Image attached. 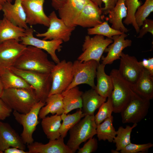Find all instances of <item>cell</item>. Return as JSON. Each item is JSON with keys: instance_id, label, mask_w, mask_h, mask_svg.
Masks as SVG:
<instances>
[{"instance_id": "cell-12", "label": "cell", "mask_w": 153, "mask_h": 153, "mask_svg": "<svg viewBox=\"0 0 153 153\" xmlns=\"http://www.w3.org/2000/svg\"><path fill=\"white\" fill-rule=\"evenodd\" d=\"M20 41L11 39L0 44V73L14 66L27 46Z\"/></svg>"}, {"instance_id": "cell-23", "label": "cell", "mask_w": 153, "mask_h": 153, "mask_svg": "<svg viewBox=\"0 0 153 153\" xmlns=\"http://www.w3.org/2000/svg\"><path fill=\"white\" fill-rule=\"evenodd\" d=\"M82 98V110L85 115H94L96 110L107 100L92 88L83 92Z\"/></svg>"}, {"instance_id": "cell-2", "label": "cell", "mask_w": 153, "mask_h": 153, "mask_svg": "<svg viewBox=\"0 0 153 153\" xmlns=\"http://www.w3.org/2000/svg\"><path fill=\"white\" fill-rule=\"evenodd\" d=\"M1 98L12 110L23 114L40 101L34 89L25 88L5 89Z\"/></svg>"}, {"instance_id": "cell-19", "label": "cell", "mask_w": 153, "mask_h": 153, "mask_svg": "<svg viewBox=\"0 0 153 153\" xmlns=\"http://www.w3.org/2000/svg\"><path fill=\"white\" fill-rule=\"evenodd\" d=\"M3 17L14 25L25 29L29 27L21 0H14L13 4L7 2L2 5Z\"/></svg>"}, {"instance_id": "cell-34", "label": "cell", "mask_w": 153, "mask_h": 153, "mask_svg": "<svg viewBox=\"0 0 153 153\" xmlns=\"http://www.w3.org/2000/svg\"><path fill=\"white\" fill-rule=\"evenodd\" d=\"M122 32L110 27L107 21L87 29L88 34L90 35H100L112 39L113 36L120 35Z\"/></svg>"}, {"instance_id": "cell-50", "label": "cell", "mask_w": 153, "mask_h": 153, "mask_svg": "<svg viewBox=\"0 0 153 153\" xmlns=\"http://www.w3.org/2000/svg\"><path fill=\"white\" fill-rule=\"evenodd\" d=\"M2 5H0V11L2 10Z\"/></svg>"}, {"instance_id": "cell-25", "label": "cell", "mask_w": 153, "mask_h": 153, "mask_svg": "<svg viewBox=\"0 0 153 153\" xmlns=\"http://www.w3.org/2000/svg\"><path fill=\"white\" fill-rule=\"evenodd\" d=\"M105 66L99 63L97 66L96 76L97 83L94 89L99 95L107 99L111 94L113 84L110 76L105 73Z\"/></svg>"}, {"instance_id": "cell-6", "label": "cell", "mask_w": 153, "mask_h": 153, "mask_svg": "<svg viewBox=\"0 0 153 153\" xmlns=\"http://www.w3.org/2000/svg\"><path fill=\"white\" fill-rule=\"evenodd\" d=\"M45 103L40 101L37 103L27 113L23 114L14 110L13 114L16 121L23 126L20 137L26 144L34 142L33 134L39 123V114L41 108Z\"/></svg>"}, {"instance_id": "cell-30", "label": "cell", "mask_w": 153, "mask_h": 153, "mask_svg": "<svg viewBox=\"0 0 153 153\" xmlns=\"http://www.w3.org/2000/svg\"><path fill=\"white\" fill-rule=\"evenodd\" d=\"M0 77L4 89L25 88L34 89L23 78L10 69L0 73Z\"/></svg>"}, {"instance_id": "cell-21", "label": "cell", "mask_w": 153, "mask_h": 153, "mask_svg": "<svg viewBox=\"0 0 153 153\" xmlns=\"http://www.w3.org/2000/svg\"><path fill=\"white\" fill-rule=\"evenodd\" d=\"M49 140L45 144L33 142L27 144L28 153H73L64 143L63 138L60 137L58 139Z\"/></svg>"}, {"instance_id": "cell-47", "label": "cell", "mask_w": 153, "mask_h": 153, "mask_svg": "<svg viewBox=\"0 0 153 153\" xmlns=\"http://www.w3.org/2000/svg\"><path fill=\"white\" fill-rule=\"evenodd\" d=\"M4 88L0 77V98H1L3 92Z\"/></svg>"}, {"instance_id": "cell-22", "label": "cell", "mask_w": 153, "mask_h": 153, "mask_svg": "<svg viewBox=\"0 0 153 153\" xmlns=\"http://www.w3.org/2000/svg\"><path fill=\"white\" fill-rule=\"evenodd\" d=\"M134 92L142 98L150 100L153 98V76L143 68L136 83L133 85Z\"/></svg>"}, {"instance_id": "cell-28", "label": "cell", "mask_w": 153, "mask_h": 153, "mask_svg": "<svg viewBox=\"0 0 153 153\" xmlns=\"http://www.w3.org/2000/svg\"><path fill=\"white\" fill-rule=\"evenodd\" d=\"M45 105L39 111V117L42 119L49 114L61 115L64 113L63 105L61 94H57L49 96Z\"/></svg>"}, {"instance_id": "cell-33", "label": "cell", "mask_w": 153, "mask_h": 153, "mask_svg": "<svg viewBox=\"0 0 153 153\" xmlns=\"http://www.w3.org/2000/svg\"><path fill=\"white\" fill-rule=\"evenodd\" d=\"M137 125L133 124L132 126L127 125L125 128L120 126L116 131V135L112 142L115 144L116 149L119 151L123 149L131 142V135L133 129Z\"/></svg>"}, {"instance_id": "cell-3", "label": "cell", "mask_w": 153, "mask_h": 153, "mask_svg": "<svg viewBox=\"0 0 153 153\" xmlns=\"http://www.w3.org/2000/svg\"><path fill=\"white\" fill-rule=\"evenodd\" d=\"M110 75L113 84V89L110 96L113 112L119 113L130 101L135 92L133 84L124 79L118 69H112Z\"/></svg>"}, {"instance_id": "cell-7", "label": "cell", "mask_w": 153, "mask_h": 153, "mask_svg": "<svg viewBox=\"0 0 153 153\" xmlns=\"http://www.w3.org/2000/svg\"><path fill=\"white\" fill-rule=\"evenodd\" d=\"M112 42V39L105 38L101 35H96L93 37L86 36L82 45V52L77 60L81 62L94 60L100 63L105 49Z\"/></svg>"}, {"instance_id": "cell-41", "label": "cell", "mask_w": 153, "mask_h": 153, "mask_svg": "<svg viewBox=\"0 0 153 153\" xmlns=\"http://www.w3.org/2000/svg\"><path fill=\"white\" fill-rule=\"evenodd\" d=\"M12 110L0 98V120H3L9 116Z\"/></svg>"}, {"instance_id": "cell-26", "label": "cell", "mask_w": 153, "mask_h": 153, "mask_svg": "<svg viewBox=\"0 0 153 153\" xmlns=\"http://www.w3.org/2000/svg\"><path fill=\"white\" fill-rule=\"evenodd\" d=\"M83 93L78 86L62 92L61 94L63 105V113L67 114L73 110L82 109Z\"/></svg>"}, {"instance_id": "cell-11", "label": "cell", "mask_w": 153, "mask_h": 153, "mask_svg": "<svg viewBox=\"0 0 153 153\" xmlns=\"http://www.w3.org/2000/svg\"><path fill=\"white\" fill-rule=\"evenodd\" d=\"M48 16L49 25L47 30L44 33H37L36 36L43 37L44 40H61L65 42L69 41L75 27L67 26L62 20L58 18L54 11Z\"/></svg>"}, {"instance_id": "cell-36", "label": "cell", "mask_w": 153, "mask_h": 153, "mask_svg": "<svg viewBox=\"0 0 153 153\" xmlns=\"http://www.w3.org/2000/svg\"><path fill=\"white\" fill-rule=\"evenodd\" d=\"M153 12V0H145L144 3L137 8L135 15L136 23L140 28L143 22Z\"/></svg>"}, {"instance_id": "cell-14", "label": "cell", "mask_w": 153, "mask_h": 153, "mask_svg": "<svg viewBox=\"0 0 153 153\" xmlns=\"http://www.w3.org/2000/svg\"><path fill=\"white\" fill-rule=\"evenodd\" d=\"M21 1L27 25L32 26L40 24L48 27L49 19L45 14L43 9L45 0Z\"/></svg>"}, {"instance_id": "cell-43", "label": "cell", "mask_w": 153, "mask_h": 153, "mask_svg": "<svg viewBox=\"0 0 153 153\" xmlns=\"http://www.w3.org/2000/svg\"><path fill=\"white\" fill-rule=\"evenodd\" d=\"M141 66L148 71L151 75L153 76V58H149L148 59H143L139 61Z\"/></svg>"}, {"instance_id": "cell-1", "label": "cell", "mask_w": 153, "mask_h": 153, "mask_svg": "<svg viewBox=\"0 0 153 153\" xmlns=\"http://www.w3.org/2000/svg\"><path fill=\"white\" fill-rule=\"evenodd\" d=\"M55 65L48 59L47 54L43 50L27 46L13 67L22 70L50 73Z\"/></svg>"}, {"instance_id": "cell-8", "label": "cell", "mask_w": 153, "mask_h": 153, "mask_svg": "<svg viewBox=\"0 0 153 153\" xmlns=\"http://www.w3.org/2000/svg\"><path fill=\"white\" fill-rule=\"evenodd\" d=\"M73 63L63 60L55 65L50 72L52 84L49 96L61 94L71 84L73 78Z\"/></svg>"}, {"instance_id": "cell-17", "label": "cell", "mask_w": 153, "mask_h": 153, "mask_svg": "<svg viewBox=\"0 0 153 153\" xmlns=\"http://www.w3.org/2000/svg\"><path fill=\"white\" fill-rule=\"evenodd\" d=\"M127 36L128 35L122 32L121 34L112 37V42L104 51V52L107 53V55L105 57L102 56L101 57L102 64L105 65L110 64L115 60L120 59L123 50L132 44L131 40L125 39Z\"/></svg>"}, {"instance_id": "cell-35", "label": "cell", "mask_w": 153, "mask_h": 153, "mask_svg": "<svg viewBox=\"0 0 153 153\" xmlns=\"http://www.w3.org/2000/svg\"><path fill=\"white\" fill-rule=\"evenodd\" d=\"M125 2L127 9V15L123 23L127 25H132L138 33L140 28L136 23L135 15L138 8L141 5L142 3L139 0H125Z\"/></svg>"}, {"instance_id": "cell-9", "label": "cell", "mask_w": 153, "mask_h": 153, "mask_svg": "<svg viewBox=\"0 0 153 153\" xmlns=\"http://www.w3.org/2000/svg\"><path fill=\"white\" fill-rule=\"evenodd\" d=\"M99 63L94 60L83 62L78 60L75 61L72 66L73 79L66 90L83 84L88 85L94 89L95 86L94 79Z\"/></svg>"}, {"instance_id": "cell-24", "label": "cell", "mask_w": 153, "mask_h": 153, "mask_svg": "<svg viewBox=\"0 0 153 153\" xmlns=\"http://www.w3.org/2000/svg\"><path fill=\"white\" fill-rule=\"evenodd\" d=\"M125 0H118L114 7L109 12L108 20L112 24L111 27L126 33L128 30L122 22V20L127 15V9Z\"/></svg>"}, {"instance_id": "cell-45", "label": "cell", "mask_w": 153, "mask_h": 153, "mask_svg": "<svg viewBox=\"0 0 153 153\" xmlns=\"http://www.w3.org/2000/svg\"><path fill=\"white\" fill-rule=\"evenodd\" d=\"M52 6L57 10L64 3L66 0H51Z\"/></svg>"}, {"instance_id": "cell-39", "label": "cell", "mask_w": 153, "mask_h": 153, "mask_svg": "<svg viewBox=\"0 0 153 153\" xmlns=\"http://www.w3.org/2000/svg\"><path fill=\"white\" fill-rule=\"evenodd\" d=\"M98 142L96 138L92 137L88 139L84 146L78 149V153H91L95 152L98 148Z\"/></svg>"}, {"instance_id": "cell-37", "label": "cell", "mask_w": 153, "mask_h": 153, "mask_svg": "<svg viewBox=\"0 0 153 153\" xmlns=\"http://www.w3.org/2000/svg\"><path fill=\"white\" fill-rule=\"evenodd\" d=\"M99 109L98 112L94 116L95 120L97 125L112 116L113 107L110 96L107 98V100L101 105Z\"/></svg>"}, {"instance_id": "cell-42", "label": "cell", "mask_w": 153, "mask_h": 153, "mask_svg": "<svg viewBox=\"0 0 153 153\" xmlns=\"http://www.w3.org/2000/svg\"><path fill=\"white\" fill-rule=\"evenodd\" d=\"M104 4L103 7L101 8L103 14L107 15L115 6L118 0H101Z\"/></svg>"}, {"instance_id": "cell-49", "label": "cell", "mask_w": 153, "mask_h": 153, "mask_svg": "<svg viewBox=\"0 0 153 153\" xmlns=\"http://www.w3.org/2000/svg\"><path fill=\"white\" fill-rule=\"evenodd\" d=\"M111 152L112 153H120L118 152V151L116 150H111Z\"/></svg>"}, {"instance_id": "cell-52", "label": "cell", "mask_w": 153, "mask_h": 153, "mask_svg": "<svg viewBox=\"0 0 153 153\" xmlns=\"http://www.w3.org/2000/svg\"></svg>"}, {"instance_id": "cell-5", "label": "cell", "mask_w": 153, "mask_h": 153, "mask_svg": "<svg viewBox=\"0 0 153 153\" xmlns=\"http://www.w3.org/2000/svg\"><path fill=\"white\" fill-rule=\"evenodd\" d=\"M97 127L94 115H86L69 130L66 144L73 153L78 150L81 143L96 135Z\"/></svg>"}, {"instance_id": "cell-32", "label": "cell", "mask_w": 153, "mask_h": 153, "mask_svg": "<svg viewBox=\"0 0 153 153\" xmlns=\"http://www.w3.org/2000/svg\"><path fill=\"white\" fill-rule=\"evenodd\" d=\"M85 116L82 109H79L72 114L63 113L61 114L60 116L63 122L59 131L60 137L63 138L66 137L69 130Z\"/></svg>"}, {"instance_id": "cell-27", "label": "cell", "mask_w": 153, "mask_h": 153, "mask_svg": "<svg viewBox=\"0 0 153 153\" xmlns=\"http://www.w3.org/2000/svg\"><path fill=\"white\" fill-rule=\"evenodd\" d=\"M25 35V29L14 25L4 17L0 19V44L11 39L20 41Z\"/></svg>"}, {"instance_id": "cell-29", "label": "cell", "mask_w": 153, "mask_h": 153, "mask_svg": "<svg viewBox=\"0 0 153 153\" xmlns=\"http://www.w3.org/2000/svg\"><path fill=\"white\" fill-rule=\"evenodd\" d=\"M42 119V128L47 138L50 140L59 138L62 121L60 115L55 114L50 116H46Z\"/></svg>"}, {"instance_id": "cell-16", "label": "cell", "mask_w": 153, "mask_h": 153, "mask_svg": "<svg viewBox=\"0 0 153 153\" xmlns=\"http://www.w3.org/2000/svg\"><path fill=\"white\" fill-rule=\"evenodd\" d=\"M90 0H66L58 10L60 18L68 26L75 27L85 5Z\"/></svg>"}, {"instance_id": "cell-18", "label": "cell", "mask_w": 153, "mask_h": 153, "mask_svg": "<svg viewBox=\"0 0 153 153\" xmlns=\"http://www.w3.org/2000/svg\"><path fill=\"white\" fill-rule=\"evenodd\" d=\"M101 8L91 1L88 2L79 15L76 26L91 28L102 23L103 17Z\"/></svg>"}, {"instance_id": "cell-15", "label": "cell", "mask_w": 153, "mask_h": 153, "mask_svg": "<svg viewBox=\"0 0 153 153\" xmlns=\"http://www.w3.org/2000/svg\"><path fill=\"white\" fill-rule=\"evenodd\" d=\"M118 72L125 80L133 85L140 76L143 68L136 58L122 52Z\"/></svg>"}, {"instance_id": "cell-44", "label": "cell", "mask_w": 153, "mask_h": 153, "mask_svg": "<svg viewBox=\"0 0 153 153\" xmlns=\"http://www.w3.org/2000/svg\"><path fill=\"white\" fill-rule=\"evenodd\" d=\"M4 153H28V151L15 147H11L5 150Z\"/></svg>"}, {"instance_id": "cell-51", "label": "cell", "mask_w": 153, "mask_h": 153, "mask_svg": "<svg viewBox=\"0 0 153 153\" xmlns=\"http://www.w3.org/2000/svg\"><path fill=\"white\" fill-rule=\"evenodd\" d=\"M3 152L0 149V153H3Z\"/></svg>"}, {"instance_id": "cell-40", "label": "cell", "mask_w": 153, "mask_h": 153, "mask_svg": "<svg viewBox=\"0 0 153 153\" xmlns=\"http://www.w3.org/2000/svg\"><path fill=\"white\" fill-rule=\"evenodd\" d=\"M140 29L139 35L137 37L138 38H141L147 33H150L153 35V20L152 19H146Z\"/></svg>"}, {"instance_id": "cell-48", "label": "cell", "mask_w": 153, "mask_h": 153, "mask_svg": "<svg viewBox=\"0 0 153 153\" xmlns=\"http://www.w3.org/2000/svg\"><path fill=\"white\" fill-rule=\"evenodd\" d=\"M14 0H0V5H2L4 3L7 2L12 3Z\"/></svg>"}, {"instance_id": "cell-31", "label": "cell", "mask_w": 153, "mask_h": 153, "mask_svg": "<svg viewBox=\"0 0 153 153\" xmlns=\"http://www.w3.org/2000/svg\"><path fill=\"white\" fill-rule=\"evenodd\" d=\"M113 117L112 116L97 125L96 134L99 141L107 140L112 142L116 135V131L113 125Z\"/></svg>"}, {"instance_id": "cell-4", "label": "cell", "mask_w": 153, "mask_h": 153, "mask_svg": "<svg viewBox=\"0 0 153 153\" xmlns=\"http://www.w3.org/2000/svg\"><path fill=\"white\" fill-rule=\"evenodd\" d=\"M10 69L23 78L33 88L39 101L45 103L52 84L50 73H43L22 70L14 67Z\"/></svg>"}, {"instance_id": "cell-10", "label": "cell", "mask_w": 153, "mask_h": 153, "mask_svg": "<svg viewBox=\"0 0 153 153\" xmlns=\"http://www.w3.org/2000/svg\"><path fill=\"white\" fill-rule=\"evenodd\" d=\"M150 101L142 98L135 92L130 101L120 113L122 123L137 124L141 122L148 114Z\"/></svg>"}, {"instance_id": "cell-20", "label": "cell", "mask_w": 153, "mask_h": 153, "mask_svg": "<svg viewBox=\"0 0 153 153\" xmlns=\"http://www.w3.org/2000/svg\"><path fill=\"white\" fill-rule=\"evenodd\" d=\"M11 147L24 150L26 148L21 137L15 130L8 124L0 120V149L3 152Z\"/></svg>"}, {"instance_id": "cell-13", "label": "cell", "mask_w": 153, "mask_h": 153, "mask_svg": "<svg viewBox=\"0 0 153 153\" xmlns=\"http://www.w3.org/2000/svg\"><path fill=\"white\" fill-rule=\"evenodd\" d=\"M34 30L31 27L26 29V35L22 37L20 42L26 46H31L46 51L56 63L60 60L56 54V51H61L63 41L61 40H46L41 39L35 37Z\"/></svg>"}, {"instance_id": "cell-38", "label": "cell", "mask_w": 153, "mask_h": 153, "mask_svg": "<svg viewBox=\"0 0 153 153\" xmlns=\"http://www.w3.org/2000/svg\"><path fill=\"white\" fill-rule=\"evenodd\" d=\"M153 146V144L151 143L141 144L130 143L120 152L121 153H145L148 152L149 149Z\"/></svg>"}, {"instance_id": "cell-46", "label": "cell", "mask_w": 153, "mask_h": 153, "mask_svg": "<svg viewBox=\"0 0 153 153\" xmlns=\"http://www.w3.org/2000/svg\"><path fill=\"white\" fill-rule=\"evenodd\" d=\"M91 1L99 7L100 8H101L102 2L101 0H90Z\"/></svg>"}]
</instances>
